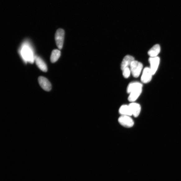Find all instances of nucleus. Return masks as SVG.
I'll return each instance as SVG.
<instances>
[{
  "instance_id": "f257e3e1",
  "label": "nucleus",
  "mask_w": 181,
  "mask_h": 181,
  "mask_svg": "<svg viewBox=\"0 0 181 181\" xmlns=\"http://www.w3.org/2000/svg\"><path fill=\"white\" fill-rule=\"evenodd\" d=\"M130 71L133 77L138 78L140 75L143 68L142 63L134 60L131 63L130 66Z\"/></svg>"
},
{
  "instance_id": "f03ea898",
  "label": "nucleus",
  "mask_w": 181,
  "mask_h": 181,
  "mask_svg": "<svg viewBox=\"0 0 181 181\" xmlns=\"http://www.w3.org/2000/svg\"><path fill=\"white\" fill-rule=\"evenodd\" d=\"M65 31L62 29H59L57 31L55 35L56 45L60 50H61L64 44Z\"/></svg>"
},
{
  "instance_id": "7ed1b4c3",
  "label": "nucleus",
  "mask_w": 181,
  "mask_h": 181,
  "mask_svg": "<svg viewBox=\"0 0 181 181\" xmlns=\"http://www.w3.org/2000/svg\"><path fill=\"white\" fill-rule=\"evenodd\" d=\"M118 121L121 125L126 128L132 127L134 125V121L129 116L121 115Z\"/></svg>"
},
{
  "instance_id": "20e7f679",
  "label": "nucleus",
  "mask_w": 181,
  "mask_h": 181,
  "mask_svg": "<svg viewBox=\"0 0 181 181\" xmlns=\"http://www.w3.org/2000/svg\"><path fill=\"white\" fill-rule=\"evenodd\" d=\"M39 83L40 86L46 91H50L52 89V86L51 83L45 77L40 76L38 78Z\"/></svg>"
},
{
  "instance_id": "39448f33",
  "label": "nucleus",
  "mask_w": 181,
  "mask_h": 181,
  "mask_svg": "<svg viewBox=\"0 0 181 181\" xmlns=\"http://www.w3.org/2000/svg\"><path fill=\"white\" fill-rule=\"evenodd\" d=\"M153 75L150 68L146 67L143 71L141 77L142 82L145 84L148 83L151 80Z\"/></svg>"
},
{
  "instance_id": "423d86ee",
  "label": "nucleus",
  "mask_w": 181,
  "mask_h": 181,
  "mask_svg": "<svg viewBox=\"0 0 181 181\" xmlns=\"http://www.w3.org/2000/svg\"><path fill=\"white\" fill-rule=\"evenodd\" d=\"M149 61L150 65V68L153 75L156 73L158 69L160 64V58L158 57H150Z\"/></svg>"
},
{
  "instance_id": "0eeeda50",
  "label": "nucleus",
  "mask_w": 181,
  "mask_h": 181,
  "mask_svg": "<svg viewBox=\"0 0 181 181\" xmlns=\"http://www.w3.org/2000/svg\"><path fill=\"white\" fill-rule=\"evenodd\" d=\"M129 106L131 109L132 115L135 117H138L141 111L140 105L136 103L132 102Z\"/></svg>"
},
{
  "instance_id": "6e6552de",
  "label": "nucleus",
  "mask_w": 181,
  "mask_h": 181,
  "mask_svg": "<svg viewBox=\"0 0 181 181\" xmlns=\"http://www.w3.org/2000/svg\"><path fill=\"white\" fill-rule=\"evenodd\" d=\"M35 60L36 65L38 68L44 72H47L48 70L47 65L43 59L39 57L36 56Z\"/></svg>"
},
{
  "instance_id": "1a4fd4ad",
  "label": "nucleus",
  "mask_w": 181,
  "mask_h": 181,
  "mask_svg": "<svg viewBox=\"0 0 181 181\" xmlns=\"http://www.w3.org/2000/svg\"><path fill=\"white\" fill-rule=\"evenodd\" d=\"M134 60V58L133 57L129 55L126 56L121 62V70H123L125 68L130 67L132 62Z\"/></svg>"
},
{
  "instance_id": "9d476101",
  "label": "nucleus",
  "mask_w": 181,
  "mask_h": 181,
  "mask_svg": "<svg viewBox=\"0 0 181 181\" xmlns=\"http://www.w3.org/2000/svg\"><path fill=\"white\" fill-rule=\"evenodd\" d=\"M142 91V88H141L130 93L128 97L129 102H135L141 94Z\"/></svg>"
},
{
  "instance_id": "9b49d317",
  "label": "nucleus",
  "mask_w": 181,
  "mask_h": 181,
  "mask_svg": "<svg viewBox=\"0 0 181 181\" xmlns=\"http://www.w3.org/2000/svg\"><path fill=\"white\" fill-rule=\"evenodd\" d=\"M161 46L159 45L156 44L149 50L148 54L150 57H156L161 52Z\"/></svg>"
},
{
  "instance_id": "f8f14e48",
  "label": "nucleus",
  "mask_w": 181,
  "mask_h": 181,
  "mask_svg": "<svg viewBox=\"0 0 181 181\" xmlns=\"http://www.w3.org/2000/svg\"><path fill=\"white\" fill-rule=\"evenodd\" d=\"M22 54L23 57L25 60L31 63L33 62L32 53L29 48L27 47L24 48L22 50Z\"/></svg>"
},
{
  "instance_id": "ddd939ff",
  "label": "nucleus",
  "mask_w": 181,
  "mask_h": 181,
  "mask_svg": "<svg viewBox=\"0 0 181 181\" xmlns=\"http://www.w3.org/2000/svg\"><path fill=\"white\" fill-rule=\"evenodd\" d=\"M119 112L121 115H133L129 105H124L121 106L120 108Z\"/></svg>"
},
{
  "instance_id": "4468645a",
  "label": "nucleus",
  "mask_w": 181,
  "mask_h": 181,
  "mask_svg": "<svg viewBox=\"0 0 181 181\" xmlns=\"http://www.w3.org/2000/svg\"><path fill=\"white\" fill-rule=\"evenodd\" d=\"M142 84L138 82H133L129 84L127 88V92L129 94L132 92L142 88Z\"/></svg>"
},
{
  "instance_id": "2eb2a0df",
  "label": "nucleus",
  "mask_w": 181,
  "mask_h": 181,
  "mask_svg": "<svg viewBox=\"0 0 181 181\" xmlns=\"http://www.w3.org/2000/svg\"><path fill=\"white\" fill-rule=\"evenodd\" d=\"M61 55V52L60 50L54 49L52 52L51 57H50V61L54 63L57 61Z\"/></svg>"
},
{
  "instance_id": "dca6fc26",
  "label": "nucleus",
  "mask_w": 181,
  "mask_h": 181,
  "mask_svg": "<svg viewBox=\"0 0 181 181\" xmlns=\"http://www.w3.org/2000/svg\"><path fill=\"white\" fill-rule=\"evenodd\" d=\"M122 71H123L124 77L125 78H128L129 77L130 73H131V71H130L129 67L125 68Z\"/></svg>"
}]
</instances>
